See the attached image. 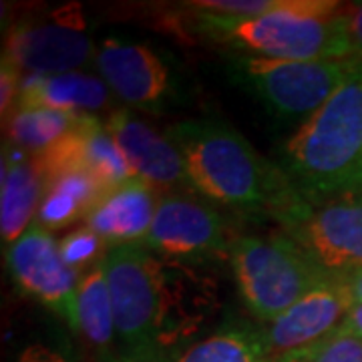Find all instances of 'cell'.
Wrapping results in <instances>:
<instances>
[{"label": "cell", "instance_id": "1", "mask_svg": "<svg viewBox=\"0 0 362 362\" xmlns=\"http://www.w3.org/2000/svg\"><path fill=\"white\" fill-rule=\"evenodd\" d=\"M103 268L121 356L175 362L216 310L209 280L143 244L109 247Z\"/></svg>", "mask_w": 362, "mask_h": 362}, {"label": "cell", "instance_id": "2", "mask_svg": "<svg viewBox=\"0 0 362 362\" xmlns=\"http://www.w3.org/2000/svg\"><path fill=\"white\" fill-rule=\"evenodd\" d=\"M180 149L194 192L235 214L266 218L290 230L310 204L298 194L284 169L262 157L230 125L214 119H189L168 129Z\"/></svg>", "mask_w": 362, "mask_h": 362}, {"label": "cell", "instance_id": "3", "mask_svg": "<svg viewBox=\"0 0 362 362\" xmlns=\"http://www.w3.org/2000/svg\"><path fill=\"white\" fill-rule=\"evenodd\" d=\"M280 168L310 206L356 189L362 173V63L286 141Z\"/></svg>", "mask_w": 362, "mask_h": 362}, {"label": "cell", "instance_id": "4", "mask_svg": "<svg viewBox=\"0 0 362 362\" xmlns=\"http://www.w3.org/2000/svg\"><path fill=\"white\" fill-rule=\"evenodd\" d=\"M344 2L280 0L256 16L194 13L192 25L202 37L244 51L247 57L288 61H352L342 23Z\"/></svg>", "mask_w": 362, "mask_h": 362}, {"label": "cell", "instance_id": "5", "mask_svg": "<svg viewBox=\"0 0 362 362\" xmlns=\"http://www.w3.org/2000/svg\"><path fill=\"white\" fill-rule=\"evenodd\" d=\"M240 296L259 322H274L324 278L288 233L238 235L230 252Z\"/></svg>", "mask_w": 362, "mask_h": 362}, {"label": "cell", "instance_id": "6", "mask_svg": "<svg viewBox=\"0 0 362 362\" xmlns=\"http://www.w3.org/2000/svg\"><path fill=\"white\" fill-rule=\"evenodd\" d=\"M97 49L81 4L71 2L13 23L2 59L25 77H52L95 63Z\"/></svg>", "mask_w": 362, "mask_h": 362}, {"label": "cell", "instance_id": "7", "mask_svg": "<svg viewBox=\"0 0 362 362\" xmlns=\"http://www.w3.org/2000/svg\"><path fill=\"white\" fill-rule=\"evenodd\" d=\"M354 61H288L266 57H235L233 73L242 77L264 103L284 117H310L346 78Z\"/></svg>", "mask_w": 362, "mask_h": 362}, {"label": "cell", "instance_id": "8", "mask_svg": "<svg viewBox=\"0 0 362 362\" xmlns=\"http://www.w3.org/2000/svg\"><path fill=\"white\" fill-rule=\"evenodd\" d=\"M233 240L216 207L192 194H165L143 246L168 262L192 266L230 258Z\"/></svg>", "mask_w": 362, "mask_h": 362}, {"label": "cell", "instance_id": "9", "mask_svg": "<svg viewBox=\"0 0 362 362\" xmlns=\"http://www.w3.org/2000/svg\"><path fill=\"white\" fill-rule=\"evenodd\" d=\"M284 232L324 274L349 280L362 268V192L352 189L314 204Z\"/></svg>", "mask_w": 362, "mask_h": 362}, {"label": "cell", "instance_id": "10", "mask_svg": "<svg viewBox=\"0 0 362 362\" xmlns=\"http://www.w3.org/2000/svg\"><path fill=\"white\" fill-rule=\"evenodd\" d=\"M8 268L23 294L57 312L71 328L75 326L81 274L63 259L59 242L49 230L33 223L8 247Z\"/></svg>", "mask_w": 362, "mask_h": 362}, {"label": "cell", "instance_id": "11", "mask_svg": "<svg viewBox=\"0 0 362 362\" xmlns=\"http://www.w3.org/2000/svg\"><path fill=\"white\" fill-rule=\"evenodd\" d=\"M105 125L119 145L133 177L149 183L161 195L194 192L183 157L168 133H159L131 109H115L105 119Z\"/></svg>", "mask_w": 362, "mask_h": 362}, {"label": "cell", "instance_id": "12", "mask_svg": "<svg viewBox=\"0 0 362 362\" xmlns=\"http://www.w3.org/2000/svg\"><path fill=\"white\" fill-rule=\"evenodd\" d=\"M352 306L354 298L349 280L332 276L324 278L264 328L270 356L278 358L288 352L314 346L346 320Z\"/></svg>", "mask_w": 362, "mask_h": 362}, {"label": "cell", "instance_id": "13", "mask_svg": "<svg viewBox=\"0 0 362 362\" xmlns=\"http://www.w3.org/2000/svg\"><path fill=\"white\" fill-rule=\"evenodd\" d=\"M99 77L119 101L141 111H157L171 90V75L149 45L109 37L95 57Z\"/></svg>", "mask_w": 362, "mask_h": 362}, {"label": "cell", "instance_id": "14", "mask_svg": "<svg viewBox=\"0 0 362 362\" xmlns=\"http://www.w3.org/2000/svg\"><path fill=\"white\" fill-rule=\"evenodd\" d=\"M161 194L139 177H131L123 185L105 195L85 220L99 233L109 247L143 244L156 218Z\"/></svg>", "mask_w": 362, "mask_h": 362}, {"label": "cell", "instance_id": "15", "mask_svg": "<svg viewBox=\"0 0 362 362\" xmlns=\"http://www.w3.org/2000/svg\"><path fill=\"white\" fill-rule=\"evenodd\" d=\"M0 189V233L2 244L11 247L35 223L47 189L35 157L13 145H4Z\"/></svg>", "mask_w": 362, "mask_h": 362}, {"label": "cell", "instance_id": "16", "mask_svg": "<svg viewBox=\"0 0 362 362\" xmlns=\"http://www.w3.org/2000/svg\"><path fill=\"white\" fill-rule=\"evenodd\" d=\"M113 93L101 77L66 73L52 77H23L16 109H52L73 115H93L109 107ZM13 115V113H11Z\"/></svg>", "mask_w": 362, "mask_h": 362}, {"label": "cell", "instance_id": "17", "mask_svg": "<svg viewBox=\"0 0 362 362\" xmlns=\"http://www.w3.org/2000/svg\"><path fill=\"white\" fill-rule=\"evenodd\" d=\"M73 332L81 337L97 362H113L119 356L113 302L103 264L81 276Z\"/></svg>", "mask_w": 362, "mask_h": 362}, {"label": "cell", "instance_id": "18", "mask_svg": "<svg viewBox=\"0 0 362 362\" xmlns=\"http://www.w3.org/2000/svg\"><path fill=\"white\" fill-rule=\"evenodd\" d=\"M107 192L85 171H66L47 183L37 220L40 228L54 232L78 220H87L90 211L103 199Z\"/></svg>", "mask_w": 362, "mask_h": 362}, {"label": "cell", "instance_id": "19", "mask_svg": "<svg viewBox=\"0 0 362 362\" xmlns=\"http://www.w3.org/2000/svg\"><path fill=\"white\" fill-rule=\"evenodd\" d=\"M175 362H272V356L264 330L230 322L194 340Z\"/></svg>", "mask_w": 362, "mask_h": 362}, {"label": "cell", "instance_id": "20", "mask_svg": "<svg viewBox=\"0 0 362 362\" xmlns=\"http://www.w3.org/2000/svg\"><path fill=\"white\" fill-rule=\"evenodd\" d=\"M83 117L52 109H16L4 121L8 145L28 156H40L77 129Z\"/></svg>", "mask_w": 362, "mask_h": 362}, {"label": "cell", "instance_id": "21", "mask_svg": "<svg viewBox=\"0 0 362 362\" xmlns=\"http://www.w3.org/2000/svg\"><path fill=\"white\" fill-rule=\"evenodd\" d=\"M59 247L63 259L81 276L101 266L109 252L107 242L99 233L93 232L89 226H81L66 233L65 238L59 240Z\"/></svg>", "mask_w": 362, "mask_h": 362}, {"label": "cell", "instance_id": "22", "mask_svg": "<svg viewBox=\"0 0 362 362\" xmlns=\"http://www.w3.org/2000/svg\"><path fill=\"white\" fill-rule=\"evenodd\" d=\"M310 362H362V337L342 322L310 346Z\"/></svg>", "mask_w": 362, "mask_h": 362}, {"label": "cell", "instance_id": "23", "mask_svg": "<svg viewBox=\"0 0 362 362\" xmlns=\"http://www.w3.org/2000/svg\"><path fill=\"white\" fill-rule=\"evenodd\" d=\"M280 0H197L187 2V8L221 16H256L276 8Z\"/></svg>", "mask_w": 362, "mask_h": 362}, {"label": "cell", "instance_id": "24", "mask_svg": "<svg viewBox=\"0 0 362 362\" xmlns=\"http://www.w3.org/2000/svg\"><path fill=\"white\" fill-rule=\"evenodd\" d=\"M21 77L23 75L8 61L2 59V66H0V113H2V121H6L16 107L18 95H21V85H23Z\"/></svg>", "mask_w": 362, "mask_h": 362}, {"label": "cell", "instance_id": "25", "mask_svg": "<svg viewBox=\"0 0 362 362\" xmlns=\"http://www.w3.org/2000/svg\"><path fill=\"white\" fill-rule=\"evenodd\" d=\"M342 23L346 30L352 61L362 63V2H344Z\"/></svg>", "mask_w": 362, "mask_h": 362}, {"label": "cell", "instance_id": "26", "mask_svg": "<svg viewBox=\"0 0 362 362\" xmlns=\"http://www.w3.org/2000/svg\"><path fill=\"white\" fill-rule=\"evenodd\" d=\"M16 362H71L65 352H61L54 346H49L45 342H33L26 344L25 349L18 352Z\"/></svg>", "mask_w": 362, "mask_h": 362}, {"label": "cell", "instance_id": "27", "mask_svg": "<svg viewBox=\"0 0 362 362\" xmlns=\"http://www.w3.org/2000/svg\"><path fill=\"white\" fill-rule=\"evenodd\" d=\"M344 324H349L350 328H352L356 334H361L362 337V302L361 304H354V306L350 308L349 316H346Z\"/></svg>", "mask_w": 362, "mask_h": 362}, {"label": "cell", "instance_id": "28", "mask_svg": "<svg viewBox=\"0 0 362 362\" xmlns=\"http://www.w3.org/2000/svg\"><path fill=\"white\" fill-rule=\"evenodd\" d=\"M272 362H310V346H308V349L288 352V354H282V356H278V358H272Z\"/></svg>", "mask_w": 362, "mask_h": 362}, {"label": "cell", "instance_id": "29", "mask_svg": "<svg viewBox=\"0 0 362 362\" xmlns=\"http://www.w3.org/2000/svg\"><path fill=\"white\" fill-rule=\"evenodd\" d=\"M349 286H350V292H352V298H354V304H361L362 302V268L350 276Z\"/></svg>", "mask_w": 362, "mask_h": 362}, {"label": "cell", "instance_id": "30", "mask_svg": "<svg viewBox=\"0 0 362 362\" xmlns=\"http://www.w3.org/2000/svg\"><path fill=\"white\" fill-rule=\"evenodd\" d=\"M113 362H139V361H133V358H127V356H121V354H119Z\"/></svg>", "mask_w": 362, "mask_h": 362}, {"label": "cell", "instance_id": "31", "mask_svg": "<svg viewBox=\"0 0 362 362\" xmlns=\"http://www.w3.org/2000/svg\"><path fill=\"white\" fill-rule=\"evenodd\" d=\"M356 189H361L362 192V173H361V180H358V185H356Z\"/></svg>", "mask_w": 362, "mask_h": 362}]
</instances>
